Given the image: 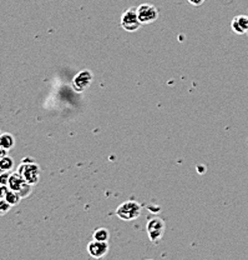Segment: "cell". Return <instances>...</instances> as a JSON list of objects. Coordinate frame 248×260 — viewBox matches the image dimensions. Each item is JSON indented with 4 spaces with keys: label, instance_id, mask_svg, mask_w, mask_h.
Returning a JSON list of instances; mask_svg holds the SVG:
<instances>
[{
    "label": "cell",
    "instance_id": "obj_3",
    "mask_svg": "<svg viewBox=\"0 0 248 260\" xmlns=\"http://www.w3.org/2000/svg\"><path fill=\"white\" fill-rule=\"evenodd\" d=\"M8 186L13 190L18 191L20 194L21 198H26L31 194V190H33V185L29 183H26V180L21 177L19 173H14V174H10L9 183H8Z\"/></svg>",
    "mask_w": 248,
    "mask_h": 260
},
{
    "label": "cell",
    "instance_id": "obj_8",
    "mask_svg": "<svg viewBox=\"0 0 248 260\" xmlns=\"http://www.w3.org/2000/svg\"><path fill=\"white\" fill-rule=\"evenodd\" d=\"M107 250H109V244H107V242H100V240L94 239L88 245L89 254L96 259H100L106 255Z\"/></svg>",
    "mask_w": 248,
    "mask_h": 260
},
{
    "label": "cell",
    "instance_id": "obj_6",
    "mask_svg": "<svg viewBox=\"0 0 248 260\" xmlns=\"http://www.w3.org/2000/svg\"><path fill=\"white\" fill-rule=\"evenodd\" d=\"M137 14L142 24H150L157 20L158 10L152 4H142L137 8Z\"/></svg>",
    "mask_w": 248,
    "mask_h": 260
},
{
    "label": "cell",
    "instance_id": "obj_10",
    "mask_svg": "<svg viewBox=\"0 0 248 260\" xmlns=\"http://www.w3.org/2000/svg\"><path fill=\"white\" fill-rule=\"evenodd\" d=\"M0 194H2L3 199H5L8 203H10L12 205L19 204V202L23 199V198L20 197V194H19L18 191L13 190V189H10V188L8 189L7 185H2V189H0Z\"/></svg>",
    "mask_w": 248,
    "mask_h": 260
},
{
    "label": "cell",
    "instance_id": "obj_13",
    "mask_svg": "<svg viewBox=\"0 0 248 260\" xmlns=\"http://www.w3.org/2000/svg\"><path fill=\"white\" fill-rule=\"evenodd\" d=\"M14 167V160L10 156H4L2 158V161H0V168H2L3 172H9V170L13 169Z\"/></svg>",
    "mask_w": 248,
    "mask_h": 260
},
{
    "label": "cell",
    "instance_id": "obj_11",
    "mask_svg": "<svg viewBox=\"0 0 248 260\" xmlns=\"http://www.w3.org/2000/svg\"><path fill=\"white\" fill-rule=\"evenodd\" d=\"M15 144V139L12 134H8V133H4L0 137V145L2 148L7 149V150H10Z\"/></svg>",
    "mask_w": 248,
    "mask_h": 260
},
{
    "label": "cell",
    "instance_id": "obj_4",
    "mask_svg": "<svg viewBox=\"0 0 248 260\" xmlns=\"http://www.w3.org/2000/svg\"><path fill=\"white\" fill-rule=\"evenodd\" d=\"M141 21L137 14V8H129L121 16V26L126 31H136L141 26Z\"/></svg>",
    "mask_w": 248,
    "mask_h": 260
},
{
    "label": "cell",
    "instance_id": "obj_16",
    "mask_svg": "<svg viewBox=\"0 0 248 260\" xmlns=\"http://www.w3.org/2000/svg\"><path fill=\"white\" fill-rule=\"evenodd\" d=\"M191 5H195V7H199L204 3V0H187Z\"/></svg>",
    "mask_w": 248,
    "mask_h": 260
},
{
    "label": "cell",
    "instance_id": "obj_14",
    "mask_svg": "<svg viewBox=\"0 0 248 260\" xmlns=\"http://www.w3.org/2000/svg\"><path fill=\"white\" fill-rule=\"evenodd\" d=\"M13 205L10 204V203H8L5 199H0V215H5V214L8 213V210H10V208H12Z\"/></svg>",
    "mask_w": 248,
    "mask_h": 260
},
{
    "label": "cell",
    "instance_id": "obj_15",
    "mask_svg": "<svg viewBox=\"0 0 248 260\" xmlns=\"http://www.w3.org/2000/svg\"><path fill=\"white\" fill-rule=\"evenodd\" d=\"M9 178H10L9 172H3L2 177H0V183H2V185H8V183H9Z\"/></svg>",
    "mask_w": 248,
    "mask_h": 260
},
{
    "label": "cell",
    "instance_id": "obj_9",
    "mask_svg": "<svg viewBox=\"0 0 248 260\" xmlns=\"http://www.w3.org/2000/svg\"><path fill=\"white\" fill-rule=\"evenodd\" d=\"M232 29L236 34H246L248 32V16L246 15H238L236 18H233L231 23Z\"/></svg>",
    "mask_w": 248,
    "mask_h": 260
},
{
    "label": "cell",
    "instance_id": "obj_12",
    "mask_svg": "<svg viewBox=\"0 0 248 260\" xmlns=\"http://www.w3.org/2000/svg\"><path fill=\"white\" fill-rule=\"evenodd\" d=\"M94 239L100 240V242H107L109 240V230L105 229V228H99L94 233Z\"/></svg>",
    "mask_w": 248,
    "mask_h": 260
},
{
    "label": "cell",
    "instance_id": "obj_1",
    "mask_svg": "<svg viewBox=\"0 0 248 260\" xmlns=\"http://www.w3.org/2000/svg\"><path fill=\"white\" fill-rule=\"evenodd\" d=\"M18 173L26 180V183L35 185V184L39 181L40 177V168L36 162L34 161V159L25 158L19 165Z\"/></svg>",
    "mask_w": 248,
    "mask_h": 260
},
{
    "label": "cell",
    "instance_id": "obj_5",
    "mask_svg": "<svg viewBox=\"0 0 248 260\" xmlns=\"http://www.w3.org/2000/svg\"><path fill=\"white\" fill-rule=\"evenodd\" d=\"M165 229L166 225L162 219H151L149 223H147V234H149L151 242L157 243L162 238V235L165 234Z\"/></svg>",
    "mask_w": 248,
    "mask_h": 260
},
{
    "label": "cell",
    "instance_id": "obj_2",
    "mask_svg": "<svg viewBox=\"0 0 248 260\" xmlns=\"http://www.w3.org/2000/svg\"><path fill=\"white\" fill-rule=\"evenodd\" d=\"M141 214V205L136 202H126L116 209V215L122 220H134Z\"/></svg>",
    "mask_w": 248,
    "mask_h": 260
},
{
    "label": "cell",
    "instance_id": "obj_7",
    "mask_svg": "<svg viewBox=\"0 0 248 260\" xmlns=\"http://www.w3.org/2000/svg\"><path fill=\"white\" fill-rule=\"evenodd\" d=\"M93 81V73L90 70H82L79 74H76V77L72 80V86H74L75 90L77 93H81V91L85 90L89 85Z\"/></svg>",
    "mask_w": 248,
    "mask_h": 260
}]
</instances>
